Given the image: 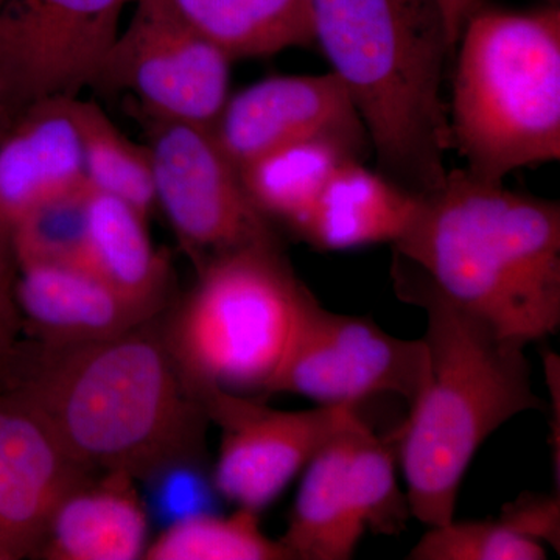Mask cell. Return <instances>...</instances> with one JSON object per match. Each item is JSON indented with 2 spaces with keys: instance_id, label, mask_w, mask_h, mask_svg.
<instances>
[{
  "instance_id": "2e32d148",
  "label": "cell",
  "mask_w": 560,
  "mask_h": 560,
  "mask_svg": "<svg viewBox=\"0 0 560 560\" xmlns=\"http://www.w3.org/2000/svg\"><path fill=\"white\" fill-rule=\"evenodd\" d=\"M147 536L149 511L135 478L91 475L51 514L38 558L135 560L145 555Z\"/></svg>"
},
{
  "instance_id": "8fae6325",
  "label": "cell",
  "mask_w": 560,
  "mask_h": 560,
  "mask_svg": "<svg viewBox=\"0 0 560 560\" xmlns=\"http://www.w3.org/2000/svg\"><path fill=\"white\" fill-rule=\"evenodd\" d=\"M201 400L210 422L221 430L219 459L212 471L217 492L254 512L278 499L355 411V407L342 405L280 411L228 390H212Z\"/></svg>"
},
{
  "instance_id": "484cf974",
  "label": "cell",
  "mask_w": 560,
  "mask_h": 560,
  "mask_svg": "<svg viewBox=\"0 0 560 560\" xmlns=\"http://www.w3.org/2000/svg\"><path fill=\"white\" fill-rule=\"evenodd\" d=\"M412 560H541L547 548L500 521L456 522L430 526L412 548Z\"/></svg>"
},
{
  "instance_id": "7c38bea8",
  "label": "cell",
  "mask_w": 560,
  "mask_h": 560,
  "mask_svg": "<svg viewBox=\"0 0 560 560\" xmlns=\"http://www.w3.org/2000/svg\"><path fill=\"white\" fill-rule=\"evenodd\" d=\"M217 142L242 171L280 147L337 138L366 153L371 143L348 92L334 73L279 75L230 95L212 127Z\"/></svg>"
},
{
  "instance_id": "83f0119b",
  "label": "cell",
  "mask_w": 560,
  "mask_h": 560,
  "mask_svg": "<svg viewBox=\"0 0 560 560\" xmlns=\"http://www.w3.org/2000/svg\"><path fill=\"white\" fill-rule=\"evenodd\" d=\"M499 521L504 526L539 544L551 545L559 551L560 500L559 493L525 492L501 508Z\"/></svg>"
},
{
  "instance_id": "6da1fadb",
  "label": "cell",
  "mask_w": 560,
  "mask_h": 560,
  "mask_svg": "<svg viewBox=\"0 0 560 560\" xmlns=\"http://www.w3.org/2000/svg\"><path fill=\"white\" fill-rule=\"evenodd\" d=\"M164 315L84 345L24 342L7 388L91 474L147 481L175 463H205L210 420L168 346Z\"/></svg>"
},
{
  "instance_id": "f546056e",
  "label": "cell",
  "mask_w": 560,
  "mask_h": 560,
  "mask_svg": "<svg viewBox=\"0 0 560 560\" xmlns=\"http://www.w3.org/2000/svg\"><path fill=\"white\" fill-rule=\"evenodd\" d=\"M18 259L14 249L13 223L0 206V291L13 294Z\"/></svg>"
},
{
  "instance_id": "3957f363",
  "label": "cell",
  "mask_w": 560,
  "mask_h": 560,
  "mask_svg": "<svg viewBox=\"0 0 560 560\" xmlns=\"http://www.w3.org/2000/svg\"><path fill=\"white\" fill-rule=\"evenodd\" d=\"M313 44L348 92L377 171L416 197L447 176L452 150L442 98L455 51L436 0H308Z\"/></svg>"
},
{
  "instance_id": "1f68e13d",
  "label": "cell",
  "mask_w": 560,
  "mask_h": 560,
  "mask_svg": "<svg viewBox=\"0 0 560 560\" xmlns=\"http://www.w3.org/2000/svg\"><path fill=\"white\" fill-rule=\"evenodd\" d=\"M3 132V128H2V125H0V135H2Z\"/></svg>"
},
{
  "instance_id": "4fadbf2b",
  "label": "cell",
  "mask_w": 560,
  "mask_h": 560,
  "mask_svg": "<svg viewBox=\"0 0 560 560\" xmlns=\"http://www.w3.org/2000/svg\"><path fill=\"white\" fill-rule=\"evenodd\" d=\"M91 475L21 394L0 389V560L38 556L51 514Z\"/></svg>"
},
{
  "instance_id": "5bb4252c",
  "label": "cell",
  "mask_w": 560,
  "mask_h": 560,
  "mask_svg": "<svg viewBox=\"0 0 560 560\" xmlns=\"http://www.w3.org/2000/svg\"><path fill=\"white\" fill-rule=\"evenodd\" d=\"M13 300L24 334L43 346L106 340L158 316L86 268L58 261L18 264Z\"/></svg>"
},
{
  "instance_id": "e0dca14e",
  "label": "cell",
  "mask_w": 560,
  "mask_h": 560,
  "mask_svg": "<svg viewBox=\"0 0 560 560\" xmlns=\"http://www.w3.org/2000/svg\"><path fill=\"white\" fill-rule=\"evenodd\" d=\"M419 197L401 189L363 161H349L334 173L298 237L320 250H348L389 243L404 234Z\"/></svg>"
},
{
  "instance_id": "ac0fdd59",
  "label": "cell",
  "mask_w": 560,
  "mask_h": 560,
  "mask_svg": "<svg viewBox=\"0 0 560 560\" xmlns=\"http://www.w3.org/2000/svg\"><path fill=\"white\" fill-rule=\"evenodd\" d=\"M361 418L353 411L304 467L289 526L280 537L293 560H348L363 536L352 500L348 467Z\"/></svg>"
},
{
  "instance_id": "5b68a950",
  "label": "cell",
  "mask_w": 560,
  "mask_h": 560,
  "mask_svg": "<svg viewBox=\"0 0 560 560\" xmlns=\"http://www.w3.org/2000/svg\"><path fill=\"white\" fill-rule=\"evenodd\" d=\"M452 150L464 171L504 180L560 158V11L480 10L455 46Z\"/></svg>"
},
{
  "instance_id": "f1b7e54d",
  "label": "cell",
  "mask_w": 560,
  "mask_h": 560,
  "mask_svg": "<svg viewBox=\"0 0 560 560\" xmlns=\"http://www.w3.org/2000/svg\"><path fill=\"white\" fill-rule=\"evenodd\" d=\"M24 326L13 294L0 291V389H5L20 364Z\"/></svg>"
},
{
  "instance_id": "9c48e42d",
  "label": "cell",
  "mask_w": 560,
  "mask_h": 560,
  "mask_svg": "<svg viewBox=\"0 0 560 560\" xmlns=\"http://www.w3.org/2000/svg\"><path fill=\"white\" fill-rule=\"evenodd\" d=\"M145 119L156 206L197 268L220 254L279 243L275 224L250 201L212 128Z\"/></svg>"
},
{
  "instance_id": "7402d4cb",
  "label": "cell",
  "mask_w": 560,
  "mask_h": 560,
  "mask_svg": "<svg viewBox=\"0 0 560 560\" xmlns=\"http://www.w3.org/2000/svg\"><path fill=\"white\" fill-rule=\"evenodd\" d=\"M75 116L91 189L119 198L149 217L156 197L147 145L128 139L95 102L77 98Z\"/></svg>"
},
{
  "instance_id": "52a82bcc",
  "label": "cell",
  "mask_w": 560,
  "mask_h": 560,
  "mask_svg": "<svg viewBox=\"0 0 560 560\" xmlns=\"http://www.w3.org/2000/svg\"><path fill=\"white\" fill-rule=\"evenodd\" d=\"M429 371L425 341L401 340L371 319L327 311L302 290L289 341L264 396L296 394L319 405L357 407L370 397H418Z\"/></svg>"
},
{
  "instance_id": "4dcf8cb0",
  "label": "cell",
  "mask_w": 560,
  "mask_h": 560,
  "mask_svg": "<svg viewBox=\"0 0 560 560\" xmlns=\"http://www.w3.org/2000/svg\"><path fill=\"white\" fill-rule=\"evenodd\" d=\"M444 14L453 46L458 43L459 33L471 13L478 9V0H436Z\"/></svg>"
},
{
  "instance_id": "d6986e66",
  "label": "cell",
  "mask_w": 560,
  "mask_h": 560,
  "mask_svg": "<svg viewBox=\"0 0 560 560\" xmlns=\"http://www.w3.org/2000/svg\"><path fill=\"white\" fill-rule=\"evenodd\" d=\"M80 267L151 315L168 307L171 265L151 242L147 217L128 202L91 189Z\"/></svg>"
},
{
  "instance_id": "9a60e30c",
  "label": "cell",
  "mask_w": 560,
  "mask_h": 560,
  "mask_svg": "<svg viewBox=\"0 0 560 560\" xmlns=\"http://www.w3.org/2000/svg\"><path fill=\"white\" fill-rule=\"evenodd\" d=\"M77 98L33 105L0 135V206L11 223L86 184Z\"/></svg>"
},
{
  "instance_id": "44dd1931",
  "label": "cell",
  "mask_w": 560,
  "mask_h": 560,
  "mask_svg": "<svg viewBox=\"0 0 560 560\" xmlns=\"http://www.w3.org/2000/svg\"><path fill=\"white\" fill-rule=\"evenodd\" d=\"M364 151L337 138L301 140L272 150L241 171L250 201L271 221L296 234L334 173Z\"/></svg>"
},
{
  "instance_id": "30bf717a",
  "label": "cell",
  "mask_w": 560,
  "mask_h": 560,
  "mask_svg": "<svg viewBox=\"0 0 560 560\" xmlns=\"http://www.w3.org/2000/svg\"><path fill=\"white\" fill-rule=\"evenodd\" d=\"M94 90L128 91L145 116L212 128L230 98L232 58L160 7L135 0Z\"/></svg>"
},
{
  "instance_id": "4316f807",
  "label": "cell",
  "mask_w": 560,
  "mask_h": 560,
  "mask_svg": "<svg viewBox=\"0 0 560 560\" xmlns=\"http://www.w3.org/2000/svg\"><path fill=\"white\" fill-rule=\"evenodd\" d=\"M145 482L150 489L147 511L162 525L171 526L215 512L220 495L201 460L172 464Z\"/></svg>"
},
{
  "instance_id": "ba28073f",
  "label": "cell",
  "mask_w": 560,
  "mask_h": 560,
  "mask_svg": "<svg viewBox=\"0 0 560 560\" xmlns=\"http://www.w3.org/2000/svg\"><path fill=\"white\" fill-rule=\"evenodd\" d=\"M131 0H2L0 125L94 88Z\"/></svg>"
},
{
  "instance_id": "277c9868",
  "label": "cell",
  "mask_w": 560,
  "mask_h": 560,
  "mask_svg": "<svg viewBox=\"0 0 560 560\" xmlns=\"http://www.w3.org/2000/svg\"><path fill=\"white\" fill-rule=\"evenodd\" d=\"M394 289L427 315L429 371L397 442L411 517L430 528L455 518L460 482L490 434L541 404L523 346L433 291Z\"/></svg>"
},
{
  "instance_id": "7a4b0ae2",
  "label": "cell",
  "mask_w": 560,
  "mask_h": 560,
  "mask_svg": "<svg viewBox=\"0 0 560 560\" xmlns=\"http://www.w3.org/2000/svg\"><path fill=\"white\" fill-rule=\"evenodd\" d=\"M390 246L394 285L433 291L523 348L558 331V202L456 168Z\"/></svg>"
},
{
  "instance_id": "d6a6232c",
  "label": "cell",
  "mask_w": 560,
  "mask_h": 560,
  "mask_svg": "<svg viewBox=\"0 0 560 560\" xmlns=\"http://www.w3.org/2000/svg\"><path fill=\"white\" fill-rule=\"evenodd\" d=\"M0 2H2V0H0Z\"/></svg>"
},
{
  "instance_id": "8992f818",
  "label": "cell",
  "mask_w": 560,
  "mask_h": 560,
  "mask_svg": "<svg viewBox=\"0 0 560 560\" xmlns=\"http://www.w3.org/2000/svg\"><path fill=\"white\" fill-rule=\"evenodd\" d=\"M305 283L280 243L220 254L171 315L165 337L190 388L264 394L282 360ZM202 401V400H201Z\"/></svg>"
},
{
  "instance_id": "603a6c76",
  "label": "cell",
  "mask_w": 560,
  "mask_h": 560,
  "mask_svg": "<svg viewBox=\"0 0 560 560\" xmlns=\"http://www.w3.org/2000/svg\"><path fill=\"white\" fill-rule=\"evenodd\" d=\"M143 559L291 560L280 540L261 530L257 512L242 508L228 517L213 512L165 526Z\"/></svg>"
},
{
  "instance_id": "d4e9b609",
  "label": "cell",
  "mask_w": 560,
  "mask_h": 560,
  "mask_svg": "<svg viewBox=\"0 0 560 560\" xmlns=\"http://www.w3.org/2000/svg\"><path fill=\"white\" fill-rule=\"evenodd\" d=\"M90 184L40 202L13 221L14 249L22 261L79 264L86 238Z\"/></svg>"
},
{
  "instance_id": "cb8c5ba5",
  "label": "cell",
  "mask_w": 560,
  "mask_h": 560,
  "mask_svg": "<svg viewBox=\"0 0 560 560\" xmlns=\"http://www.w3.org/2000/svg\"><path fill=\"white\" fill-rule=\"evenodd\" d=\"M394 456L388 442L361 419L349 456V492L364 530L374 534H399L411 517L407 492L397 480Z\"/></svg>"
},
{
  "instance_id": "ffe728a7",
  "label": "cell",
  "mask_w": 560,
  "mask_h": 560,
  "mask_svg": "<svg viewBox=\"0 0 560 560\" xmlns=\"http://www.w3.org/2000/svg\"><path fill=\"white\" fill-rule=\"evenodd\" d=\"M135 0H131V3ZM221 47L232 60L313 44L308 0H147Z\"/></svg>"
}]
</instances>
